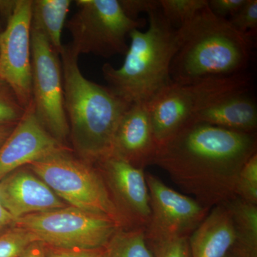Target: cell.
I'll return each mask as SVG.
<instances>
[{
  "mask_svg": "<svg viewBox=\"0 0 257 257\" xmlns=\"http://www.w3.org/2000/svg\"><path fill=\"white\" fill-rule=\"evenodd\" d=\"M151 214L145 229L147 241L189 237L211 209L194 198L170 188L157 176L145 172Z\"/></svg>",
  "mask_w": 257,
  "mask_h": 257,
  "instance_id": "cell-10",
  "label": "cell"
},
{
  "mask_svg": "<svg viewBox=\"0 0 257 257\" xmlns=\"http://www.w3.org/2000/svg\"><path fill=\"white\" fill-rule=\"evenodd\" d=\"M109 257H154L145 229H120L108 244Z\"/></svg>",
  "mask_w": 257,
  "mask_h": 257,
  "instance_id": "cell-20",
  "label": "cell"
},
{
  "mask_svg": "<svg viewBox=\"0 0 257 257\" xmlns=\"http://www.w3.org/2000/svg\"><path fill=\"white\" fill-rule=\"evenodd\" d=\"M60 56L69 138L79 157L94 164L110 153L116 128L131 104L85 78L70 44L62 46Z\"/></svg>",
  "mask_w": 257,
  "mask_h": 257,
  "instance_id": "cell-2",
  "label": "cell"
},
{
  "mask_svg": "<svg viewBox=\"0 0 257 257\" xmlns=\"http://www.w3.org/2000/svg\"><path fill=\"white\" fill-rule=\"evenodd\" d=\"M94 165L104 179L124 229H145L151 214L145 170L111 154Z\"/></svg>",
  "mask_w": 257,
  "mask_h": 257,
  "instance_id": "cell-12",
  "label": "cell"
},
{
  "mask_svg": "<svg viewBox=\"0 0 257 257\" xmlns=\"http://www.w3.org/2000/svg\"><path fill=\"white\" fill-rule=\"evenodd\" d=\"M148 16L147 31L136 29L130 34L131 42L121 67L106 63L101 69L108 87L128 104H147L173 83L170 67L180 46L178 28L160 9Z\"/></svg>",
  "mask_w": 257,
  "mask_h": 257,
  "instance_id": "cell-4",
  "label": "cell"
},
{
  "mask_svg": "<svg viewBox=\"0 0 257 257\" xmlns=\"http://www.w3.org/2000/svg\"><path fill=\"white\" fill-rule=\"evenodd\" d=\"M193 122L238 133L256 134L257 105L248 89L233 93L201 111Z\"/></svg>",
  "mask_w": 257,
  "mask_h": 257,
  "instance_id": "cell-17",
  "label": "cell"
},
{
  "mask_svg": "<svg viewBox=\"0 0 257 257\" xmlns=\"http://www.w3.org/2000/svg\"><path fill=\"white\" fill-rule=\"evenodd\" d=\"M125 14L133 20H137L141 13H151L160 9V0H119Z\"/></svg>",
  "mask_w": 257,
  "mask_h": 257,
  "instance_id": "cell-28",
  "label": "cell"
},
{
  "mask_svg": "<svg viewBox=\"0 0 257 257\" xmlns=\"http://www.w3.org/2000/svg\"><path fill=\"white\" fill-rule=\"evenodd\" d=\"M256 152V134L192 122L158 145L152 165L211 209L234 197L240 170Z\"/></svg>",
  "mask_w": 257,
  "mask_h": 257,
  "instance_id": "cell-1",
  "label": "cell"
},
{
  "mask_svg": "<svg viewBox=\"0 0 257 257\" xmlns=\"http://www.w3.org/2000/svg\"><path fill=\"white\" fill-rule=\"evenodd\" d=\"M0 79H1V77H0Z\"/></svg>",
  "mask_w": 257,
  "mask_h": 257,
  "instance_id": "cell-35",
  "label": "cell"
},
{
  "mask_svg": "<svg viewBox=\"0 0 257 257\" xmlns=\"http://www.w3.org/2000/svg\"><path fill=\"white\" fill-rule=\"evenodd\" d=\"M16 220L0 205V233L14 226Z\"/></svg>",
  "mask_w": 257,
  "mask_h": 257,
  "instance_id": "cell-31",
  "label": "cell"
},
{
  "mask_svg": "<svg viewBox=\"0 0 257 257\" xmlns=\"http://www.w3.org/2000/svg\"><path fill=\"white\" fill-rule=\"evenodd\" d=\"M224 203L234 230V242L229 252L236 257H257V205L236 196Z\"/></svg>",
  "mask_w": 257,
  "mask_h": 257,
  "instance_id": "cell-18",
  "label": "cell"
},
{
  "mask_svg": "<svg viewBox=\"0 0 257 257\" xmlns=\"http://www.w3.org/2000/svg\"><path fill=\"white\" fill-rule=\"evenodd\" d=\"M160 10L174 27L178 28L194 18L208 5L207 0H160Z\"/></svg>",
  "mask_w": 257,
  "mask_h": 257,
  "instance_id": "cell-21",
  "label": "cell"
},
{
  "mask_svg": "<svg viewBox=\"0 0 257 257\" xmlns=\"http://www.w3.org/2000/svg\"><path fill=\"white\" fill-rule=\"evenodd\" d=\"M157 146L147 104H131L117 125L109 154L145 170L152 165Z\"/></svg>",
  "mask_w": 257,
  "mask_h": 257,
  "instance_id": "cell-15",
  "label": "cell"
},
{
  "mask_svg": "<svg viewBox=\"0 0 257 257\" xmlns=\"http://www.w3.org/2000/svg\"><path fill=\"white\" fill-rule=\"evenodd\" d=\"M68 149L44 127L32 102L0 147V181L15 171Z\"/></svg>",
  "mask_w": 257,
  "mask_h": 257,
  "instance_id": "cell-13",
  "label": "cell"
},
{
  "mask_svg": "<svg viewBox=\"0 0 257 257\" xmlns=\"http://www.w3.org/2000/svg\"><path fill=\"white\" fill-rule=\"evenodd\" d=\"M15 224L44 244L61 248L103 247L122 229L109 216L69 205L23 216Z\"/></svg>",
  "mask_w": 257,
  "mask_h": 257,
  "instance_id": "cell-8",
  "label": "cell"
},
{
  "mask_svg": "<svg viewBox=\"0 0 257 257\" xmlns=\"http://www.w3.org/2000/svg\"><path fill=\"white\" fill-rule=\"evenodd\" d=\"M71 4L69 0H32V28L41 32L59 54Z\"/></svg>",
  "mask_w": 257,
  "mask_h": 257,
  "instance_id": "cell-19",
  "label": "cell"
},
{
  "mask_svg": "<svg viewBox=\"0 0 257 257\" xmlns=\"http://www.w3.org/2000/svg\"><path fill=\"white\" fill-rule=\"evenodd\" d=\"M35 241L36 238L30 231L15 224L0 233V257H20Z\"/></svg>",
  "mask_w": 257,
  "mask_h": 257,
  "instance_id": "cell-22",
  "label": "cell"
},
{
  "mask_svg": "<svg viewBox=\"0 0 257 257\" xmlns=\"http://www.w3.org/2000/svg\"><path fill=\"white\" fill-rule=\"evenodd\" d=\"M180 46L172 60V82L189 84L241 74L247 66L251 37L219 18L208 5L178 28Z\"/></svg>",
  "mask_w": 257,
  "mask_h": 257,
  "instance_id": "cell-3",
  "label": "cell"
},
{
  "mask_svg": "<svg viewBox=\"0 0 257 257\" xmlns=\"http://www.w3.org/2000/svg\"><path fill=\"white\" fill-rule=\"evenodd\" d=\"M234 196L257 205V152L246 161L240 170Z\"/></svg>",
  "mask_w": 257,
  "mask_h": 257,
  "instance_id": "cell-23",
  "label": "cell"
},
{
  "mask_svg": "<svg viewBox=\"0 0 257 257\" xmlns=\"http://www.w3.org/2000/svg\"><path fill=\"white\" fill-rule=\"evenodd\" d=\"M188 239L179 237L147 242L154 257H191Z\"/></svg>",
  "mask_w": 257,
  "mask_h": 257,
  "instance_id": "cell-26",
  "label": "cell"
},
{
  "mask_svg": "<svg viewBox=\"0 0 257 257\" xmlns=\"http://www.w3.org/2000/svg\"><path fill=\"white\" fill-rule=\"evenodd\" d=\"M224 257H236V256H234V255L232 254V253H231L228 252L227 253H226V256H225Z\"/></svg>",
  "mask_w": 257,
  "mask_h": 257,
  "instance_id": "cell-34",
  "label": "cell"
},
{
  "mask_svg": "<svg viewBox=\"0 0 257 257\" xmlns=\"http://www.w3.org/2000/svg\"><path fill=\"white\" fill-rule=\"evenodd\" d=\"M26 109L9 84L0 79V125L16 124Z\"/></svg>",
  "mask_w": 257,
  "mask_h": 257,
  "instance_id": "cell-24",
  "label": "cell"
},
{
  "mask_svg": "<svg viewBox=\"0 0 257 257\" xmlns=\"http://www.w3.org/2000/svg\"><path fill=\"white\" fill-rule=\"evenodd\" d=\"M31 6L32 0L15 1L6 28L0 33V77L25 109L32 102Z\"/></svg>",
  "mask_w": 257,
  "mask_h": 257,
  "instance_id": "cell-11",
  "label": "cell"
},
{
  "mask_svg": "<svg viewBox=\"0 0 257 257\" xmlns=\"http://www.w3.org/2000/svg\"><path fill=\"white\" fill-rule=\"evenodd\" d=\"M246 0H211L208 1L209 7L212 13L219 18L226 19L236 14Z\"/></svg>",
  "mask_w": 257,
  "mask_h": 257,
  "instance_id": "cell-29",
  "label": "cell"
},
{
  "mask_svg": "<svg viewBox=\"0 0 257 257\" xmlns=\"http://www.w3.org/2000/svg\"><path fill=\"white\" fill-rule=\"evenodd\" d=\"M76 5L77 11L64 25L72 36V50L78 56L92 54L104 58L125 55L126 37L143 22L128 18L119 0H77Z\"/></svg>",
  "mask_w": 257,
  "mask_h": 257,
  "instance_id": "cell-7",
  "label": "cell"
},
{
  "mask_svg": "<svg viewBox=\"0 0 257 257\" xmlns=\"http://www.w3.org/2000/svg\"><path fill=\"white\" fill-rule=\"evenodd\" d=\"M32 104L37 117L59 143L65 145L69 128L64 102L60 54L45 35L31 26Z\"/></svg>",
  "mask_w": 257,
  "mask_h": 257,
  "instance_id": "cell-9",
  "label": "cell"
},
{
  "mask_svg": "<svg viewBox=\"0 0 257 257\" xmlns=\"http://www.w3.org/2000/svg\"><path fill=\"white\" fill-rule=\"evenodd\" d=\"M94 164L77 158L66 149L27 166L66 204L122 221Z\"/></svg>",
  "mask_w": 257,
  "mask_h": 257,
  "instance_id": "cell-6",
  "label": "cell"
},
{
  "mask_svg": "<svg viewBox=\"0 0 257 257\" xmlns=\"http://www.w3.org/2000/svg\"><path fill=\"white\" fill-rule=\"evenodd\" d=\"M46 257H109L108 245L94 248H61L45 245Z\"/></svg>",
  "mask_w": 257,
  "mask_h": 257,
  "instance_id": "cell-27",
  "label": "cell"
},
{
  "mask_svg": "<svg viewBox=\"0 0 257 257\" xmlns=\"http://www.w3.org/2000/svg\"><path fill=\"white\" fill-rule=\"evenodd\" d=\"M13 3V1H0V10L8 8Z\"/></svg>",
  "mask_w": 257,
  "mask_h": 257,
  "instance_id": "cell-33",
  "label": "cell"
},
{
  "mask_svg": "<svg viewBox=\"0 0 257 257\" xmlns=\"http://www.w3.org/2000/svg\"><path fill=\"white\" fill-rule=\"evenodd\" d=\"M0 205L17 221L23 216L55 210L68 204L25 167L0 181Z\"/></svg>",
  "mask_w": 257,
  "mask_h": 257,
  "instance_id": "cell-14",
  "label": "cell"
},
{
  "mask_svg": "<svg viewBox=\"0 0 257 257\" xmlns=\"http://www.w3.org/2000/svg\"><path fill=\"white\" fill-rule=\"evenodd\" d=\"M248 89L249 79L242 73L189 84L172 83L147 103L157 145L222 98Z\"/></svg>",
  "mask_w": 257,
  "mask_h": 257,
  "instance_id": "cell-5",
  "label": "cell"
},
{
  "mask_svg": "<svg viewBox=\"0 0 257 257\" xmlns=\"http://www.w3.org/2000/svg\"><path fill=\"white\" fill-rule=\"evenodd\" d=\"M20 257H46L45 244L41 241H34L25 248Z\"/></svg>",
  "mask_w": 257,
  "mask_h": 257,
  "instance_id": "cell-30",
  "label": "cell"
},
{
  "mask_svg": "<svg viewBox=\"0 0 257 257\" xmlns=\"http://www.w3.org/2000/svg\"><path fill=\"white\" fill-rule=\"evenodd\" d=\"M16 124L0 125V147L10 136Z\"/></svg>",
  "mask_w": 257,
  "mask_h": 257,
  "instance_id": "cell-32",
  "label": "cell"
},
{
  "mask_svg": "<svg viewBox=\"0 0 257 257\" xmlns=\"http://www.w3.org/2000/svg\"><path fill=\"white\" fill-rule=\"evenodd\" d=\"M191 257H224L234 242L232 219L224 203L211 208L189 236Z\"/></svg>",
  "mask_w": 257,
  "mask_h": 257,
  "instance_id": "cell-16",
  "label": "cell"
},
{
  "mask_svg": "<svg viewBox=\"0 0 257 257\" xmlns=\"http://www.w3.org/2000/svg\"><path fill=\"white\" fill-rule=\"evenodd\" d=\"M228 20L237 31L253 37L257 28L256 0H246L241 9Z\"/></svg>",
  "mask_w": 257,
  "mask_h": 257,
  "instance_id": "cell-25",
  "label": "cell"
}]
</instances>
